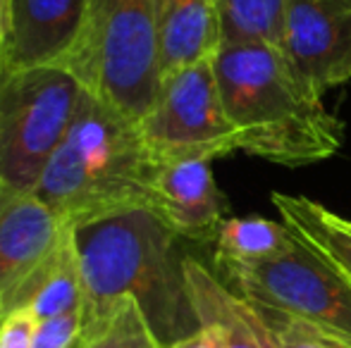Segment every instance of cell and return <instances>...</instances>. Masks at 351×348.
<instances>
[{"instance_id": "obj_1", "label": "cell", "mask_w": 351, "mask_h": 348, "mask_svg": "<svg viewBox=\"0 0 351 348\" xmlns=\"http://www.w3.org/2000/svg\"><path fill=\"white\" fill-rule=\"evenodd\" d=\"M82 272V332L125 298L139 303L160 348L199 330L177 251V234L151 208H132L72 227Z\"/></svg>"}, {"instance_id": "obj_2", "label": "cell", "mask_w": 351, "mask_h": 348, "mask_svg": "<svg viewBox=\"0 0 351 348\" xmlns=\"http://www.w3.org/2000/svg\"><path fill=\"white\" fill-rule=\"evenodd\" d=\"M239 150L282 168L330 160L344 144L342 117L323 103L275 43H222L213 57Z\"/></svg>"}, {"instance_id": "obj_3", "label": "cell", "mask_w": 351, "mask_h": 348, "mask_svg": "<svg viewBox=\"0 0 351 348\" xmlns=\"http://www.w3.org/2000/svg\"><path fill=\"white\" fill-rule=\"evenodd\" d=\"M153 160L134 120L82 91L62 144L48 160L36 196L70 227L132 208H151Z\"/></svg>"}, {"instance_id": "obj_4", "label": "cell", "mask_w": 351, "mask_h": 348, "mask_svg": "<svg viewBox=\"0 0 351 348\" xmlns=\"http://www.w3.org/2000/svg\"><path fill=\"white\" fill-rule=\"evenodd\" d=\"M58 67L86 93L139 122L162 77L156 0H86L82 31Z\"/></svg>"}, {"instance_id": "obj_5", "label": "cell", "mask_w": 351, "mask_h": 348, "mask_svg": "<svg viewBox=\"0 0 351 348\" xmlns=\"http://www.w3.org/2000/svg\"><path fill=\"white\" fill-rule=\"evenodd\" d=\"M82 91L62 67H0V184L36 191L70 129Z\"/></svg>"}, {"instance_id": "obj_6", "label": "cell", "mask_w": 351, "mask_h": 348, "mask_svg": "<svg viewBox=\"0 0 351 348\" xmlns=\"http://www.w3.org/2000/svg\"><path fill=\"white\" fill-rule=\"evenodd\" d=\"M215 267L222 282L258 310L296 317L337 348H351V284L304 241L296 239L273 260L215 263Z\"/></svg>"}, {"instance_id": "obj_7", "label": "cell", "mask_w": 351, "mask_h": 348, "mask_svg": "<svg viewBox=\"0 0 351 348\" xmlns=\"http://www.w3.org/2000/svg\"><path fill=\"white\" fill-rule=\"evenodd\" d=\"M136 126L153 165L175 160L213 163L239 150V134L225 110L213 60L165 72L156 101Z\"/></svg>"}, {"instance_id": "obj_8", "label": "cell", "mask_w": 351, "mask_h": 348, "mask_svg": "<svg viewBox=\"0 0 351 348\" xmlns=\"http://www.w3.org/2000/svg\"><path fill=\"white\" fill-rule=\"evenodd\" d=\"M278 46L323 96L349 81L351 0H289Z\"/></svg>"}, {"instance_id": "obj_9", "label": "cell", "mask_w": 351, "mask_h": 348, "mask_svg": "<svg viewBox=\"0 0 351 348\" xmlns=\"http://www.w3.org/2000/svg\"><path fill=\"white\" fill-rule=\"evenodd\" d=\"M70 224L36 191L0 184V320L12 298L60 246Z\"/></svg>"}, {"instance_id": "obj_10", "label": "cell", "mask_w": 351, "mask_h": 348, "mask_svg": "<svg viewBox=\"0 0 351 348\" xmlns=\"http://www.w3.org/2000/svg\"><path fill=\"white\" fill-rule=\"evenodd\" d=\"M86 0H5L0 67H58L84 24Z\"/></svg>"}, {"instance_id": "obj_11", "label": "cell", "mask_w": 351, "mask_h": 348, "mask_svg": "<svg viewBox=\"0 0 351 348\" xmlns=\"http://www.w3.org/2000/svg\"><path fill=\"white\" fill-rule=\"evenodd\" d=\"M148 198L153 213L177 237L189 241H215L230 208L208 160L156 163L148 181Z\"/></svg>"}, {"instance_id": "obj_12", "label": "cell", "mask_w": 351, "mask_h": 348, "mask_svg": "<svg viewBox=\"0 0 351 348\" xmlns=\"http://www.w3.org/2000/svg\"><path fill=\"white\" fill-rule=\"evenodd\" d=\"M184 277L196 320L215 327L225 348H280L258 308L237 296L208 267L186 258Z\"/></svg>"}, {"instance_id": "obj_13", "label": "cell", "mask_w": 351, "mask_h": 348, "mask_svg": "<svg viewBox=\"0 0 351 348\" xmlns=\"http://www.w3.org/2000/svg\"><path fill=\"white\" fill-rule=\"evenodd\" d=\"M160 72L213 60L222 48L220 0H156Z\"/></svg>"}, {"instance_id": "obj_14", "label": "cell", "mask_w": 351, "mask_h": 348, "mask_svg": "<svg viewBox=\"0 0 351 348\" xmlns=\"http://www.w3.org/2000/svg\"><path fill=\"white\" fill-rule=\"evenodd\" d=\"M82 272H79L77 246H74V234L70 227L60 246L22 284L17 296L12 298L10 312L29 310L36 320H48V317L82 310Z\"/></svg>"}, {"instance_id": "obj_15", "label": "cell", "mask_w": 351, "mask_h": 348, "mask_svg": "<svg viewBox=\"0 0 351 348\" xmlns=\"http://www.w3.org/2000/svg\"><path fill=\"white\" fill-rule=\"evenodd\" d=\"M270 200L294 237L351 284V219L306 196L273 193Z\"/></svg>"}, {"instance_id": "obj_16", "label": "cell", "mask_w": 351, "mask_h": 348, "mask_svg": "<svg viewBox=\"0 0 351 348\" xmlns=\"http://www.w3.org/2000/svg\"><path fill=\"white\" fill-rule=\"evenodd\" d=\"M285 222L265 217H225L215 234V263H263L280 258L294 246Z\"/></svg>"}, {"instance_id": "obj_17", "label": "cell", "mask_w": 351, "mask_h": 348, "mask_svg": "<svg viewBox=\"0 0 351 348\" xmlns=\"http://www.w3.org/2000/svg\"><path fill=\"white\" fill-rule=\"evenodd\" d=\"M289 0H220L222 43H280Z\"/></svg>"}, {"instance_id": "obj_18", "label": "cell", "mask_w": 351, "mask_h": 348, "mask_svg": "<svg viewBox=\"0 0 351 348\" xmlns=\"http://www.w3.org/2000/svg\"><path fill=\"white\" fill-rule=\"evenodd\" d=\"M79 348H160L136 301L125 298L98 325L82 332Z\"/></svg>"}, {"instance_id": "obj_19", "label": "cell", "mask_w": 351, "mask_h": 348, "mask_svg": "<svg viewBox=\"0 0 351 348\" xmlns=\"http://www.w3.org/2000/svg\"><path fill=\"white\" fill-rule=\"evenodd\" d=\"M82 339V310L36 320L32 348H77Z\"/></svg>"}, {"instance_id": "obj_20", "label": "cell", "mask_w": 351, "mask_h": 348, "mask_svg": "<svg viewBox=\"0 0 351 348\" xmlns=\"http://www.w3.org/2000/svg\"><path fill=\"white\" fill-rule=\"evenodd\" d=\"M261 315L270 325L280 348H337L332 341H328L323 334L311 330L306 322L296 320V317L280 315V312H265V310H261Z\"/></svg>"}, {"instance_id": "obj_21", "label": "cell", "mask_w": 351, "mask_h": 348, "mask_svg": "<svg viewBox=\"0 0 351 348\" xmlns=\"http://www.w3.org/2000/svg\"><path fill=\"white\" fill-rule=\"evenodd\" d=\"M36 317L29 310H14L0 320V348H32Z\"/></svg>"}, {"instance_id": "obj_22", "label": "cell", "mask_w": 351, "mask_h": 348, "mask_svg": "<svg viewBox=\"0 0 351 348\" xmlns=\"http://www.w3.org/2000/svg\"><path fill=\"white\" fill-rule=\"evenodd\" d=\"M167 348H225V346H222V336L215 327L199 325V330H196L194 334L175 341V344Z\"/></svg>"}, {"instance_id": "obj_23", "label": "cell", "mask_w": 351, "mask_h": 348, "mask_svg": "<svg viewBox=\"0 0 351 348\" xmlns=\"http://www.w3.org/2000/svg\"><path fill=\"white\" fill-rule=\"evenodd\" d=\"M3 24H5V0H0V36H3Z\"/></svg>"}, {"instance_id": "obj_24", "label": "cell", "mask_w": 351, "mask_h": 348, "mask_svg": "<svg viewBox=\"0 0 351 348\" xmlns=\"http://www.w3.org/2000/svg\"><path fill=\"white\" fill-rule=\"evenodd\" d=\"M77 348H79V346H77Z\"/></svg>"}]
</instances>
